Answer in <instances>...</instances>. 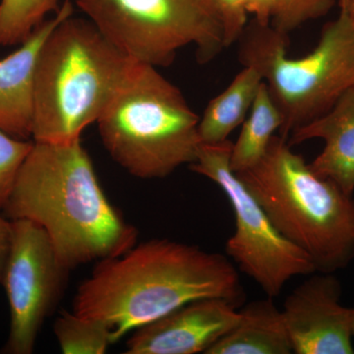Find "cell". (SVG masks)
<instances>
[{
    "label": "cell",
    "mask_w": 354,
    "mask_h": 354,
    "mask_svg": "<svg viewBox=\"0 0 354 354\" xmlns=\"http://www.w3.org/2000/svg\"><path fill=\"white\" fill-rule=\"evenodd\" d=\"M73 15L71 0L53 19L44 21L17 50L0 59V129L15 138L32 137L34 78L37 59L44 39L65 18Z\"/></svg>",
    "instance_id": "obj_12"
},
{
    "label": "cell",
    "mask_w": 354,
    "mask_h": 354,
    "mask_svg": "<svg viewBox=\"0 0 354 354\" xmlns=\"http://www.w3.org/2000/svg\"><path fill=\"white\" fill-rule=\"evenodd\" d=\"M203 298L236 306L243 290L225 255L167 239L142 242L97 262L81 283L73 312L106 324L113 342L174 309Z\"/></svg>",
    "instance_id": "obj_1"
},
{
    "label": "cell",
    "mask_w": 354,
    "mask_h": 354,
    "mask_svg": "<svg viewBox=\"0 0 354 354\" xmlns=\"http://www.w3.org/2000/svg\"><path fill=\"white\" fill-rule=\"evenodd\" d=\"M348 10L354 24V0H348Z\"/></svg>",
    "instance_id": "obj_24"
},
{
    "label": "cell",
    "mask_w": 354,
    "mask_h": 354,
    "mask_svg": "<svg viewBox=\"0 0 354 354\" xmlns=\"http://www.w3.org/2000/svg\"><path fill=\"white\" fill-rule=\"evenodd\" d=\"M53 333L64 354H104L114 344L106 324L75 312H64L57 317Z\"/></svg>",
    "instance_id": "obj_17"
},
{
    "label": "cell",
    "mask_w": 354,
    "mask_h": 354,
    "mask_svg": "<svg viewBox=\"0 0 354 354\" xmlns=\"http://www.w3.org/2000/svg\"><path fill=\"white\" fill-rule=\"evenodd\" d=\"M135 60L94 23L65 18L44 39L34 78L32 138L72 143L97 122Z\"/></svg>",
    "instance_id": "obj_3"
},
{
    "label": "cell",
    "mask_w": 354,
    "mask_h": 354,
    "mask_svg": "<svg viewBox=\"0 0 354 354\" xmlns=\"http://www.w3.org/2000/svg\"><path fill=\"white\" fill-rule=\"evenodd\" d=\"M221 24L225 46L239 41L247 26L246 0H213Z\"/></svg>",
    "instance_id": "obj_21"
},
{
    "label": "cell",
    "mask_w": 354,
    "mask_h": 354,
    "mask_svg": "<svg viewBox=\"0 0 354 354\" xmlns=\"http://www.w3.org/2000/svg\"><path fill=\"white\" fill-rule=\"evenodd\" d=\"M272 225L309 256L317 272L354 259V198L313 171L288 140L274 135L264 157L236 174Z\"/></svg>",
    "instance_id": "obj_4"
},
{
    "label": "cell",
    "mask_w": 354,
    "mask_h": 354,
    "mask_svg": "<svg viewBox=\"0 0 354 354\" xmlns=\"http://www.w3.org/2000/svg\"><path fill=\"white\" fill-rule=\"evenodd\" d=\"M34 141L15 138L0 129V211L3 209Z\"/></svg>",
    "instance_id": "obj_19"
},
{
    "label": "cell",
    "mask_w": 354,
    "mask_h": 354,
    "mask_svg": "<svg viewBox=\"0 0 354 354\" xmlns=\"http://www.w3.org/2000/svg\"><path fill=\"white\" fill-rule=\"evenodd\" d=\"M351 332L354 337V309H351Z\"/></svg>",
    "instance_id": "obj_25"
},
{
    "label": "cell",
    "mask_w": 354,
    "mask_h": 354,
    "mask_svg": "<svg viewBox=\"0 0 354 354\" xmlns=\"http://www.w3.org/2000/svg\"><path fill=\"white\" fill-rule=\"evenodd\" d=\"M221 298H203L134 330L127 354L206 353L239 322L241 313Z\"/></svg>",
    "instance_id": "obj_11"
},
{
    "label": "cell",
    "mask_w": 354,
    "mask_h": 354,
    "mask_svg": "<svg viewBox=\"0 0 354 354\" xmlns=\"http://www.w3.org/2000/svg\"><path fill=\"white\" fill-rule=\"evenodd\" d=\"M12 237V221L8 220L2 214L0 215V285L3 281L7 262L10 255Z\"/></svg>",
    "instance_id": "obj_22"
},
{
    "label": "cell",
    "mask_w": 354,
    "mask_h": 354,
    "mask_svg": "<svg viewBox=\"0 0 354 354\" xmlns=\"http://www.w3.org/2000/svg\"><path fill=\"white\" fill-rule=\"evenodd\" d=\"M199 120L157 67L135 62L97 123L104 148L120 167L155 179L196 160Z\"/></svg>",
    "instance_id": "obj_5"
},
{
    "label": "cell",
    "mask_w": 354,
    "mask_h": 354,
    "mask_svg": "<svg viewBox=\"0 0 354 354\" xmlns=\"http://www.w3.org/2000/svg\"><path fill=\"white\" fill-rule=\"evenodd\" d=\"M278 2L279 0H246L247 12L254 14L260 24L269 25Z\"/></svg>",
    "instance_id": "obj_23"
},
{
    "label": "cell",
    "mask_w": 354,
    "mask_h": 354,
    "mask_svg": "<svg viewBox=\"0 0 354 354\" xmlns=\"http://www.w3.org/2000/svg\"><path fill=\"white\" fill-rule=\"evenodd\" d=\"M339 13L324 26L315 48L304 57H288V35L254 19L239 39V58L263 77L283 118L279 136L328 113L354 87V24L348 0H337Z\"/></svg>",
    "instance_id": "obj_6"
},
{
    "label": "cell",
    "mask_w": 354,
    "mask_h": 354,
    "mask_svg": "<svg viewBox=\"0 0 354 354\" xmlns=\"http://www.w3.org/2000/svg\"><path fill=\"white\" fill-rule=\"evenodd\" d=\"M232 143L201 144L191 171L211 179L223 189L235 216L234 234L225 251L239 269L268 295H281L290 279L316 272L309 256L291 243L272 225L255 197L230 165Z\"/></svg>",
    "instance_id": "obj_8"
},
{
    "label": "cell",
    "mask_w": 354,
    "mask_h": 354,
    "mask_svg": "<svg viewBox=\"0 0 354 354\" xmlns=\"http://www.w3.org/2000/svg\"><path fill=\"white\" fill-rule=\"evenodd\" d=\"M99 31L135 62L169 66L195 46L206 64L227 48L213 0H76Z\"/></svg>",
    "instance_id": "obj_7"
},
{
    "label": "cell",
    "mask_w": 354,
    "mask_h": 354,
    "mask_svg": "<svg viewBox=\"0 0 354 354\" xmlns=\"http://www.w3.org/2000/svg\"><path fill=\"white\" fill-rule=\"evenodd\" d=\"M311 139L325 142L322 152L310 162L311 169L353 196L354 87L342 94L328 113L291 133L288 143L298 145Z\"/></svg>",
    "instance_id": "obj_13"
},
{
    "label": "cell",
    "mask_w": 354,
    "mask_h": 354,
    "mask_svg": "<svg viewBox=\"0 0 354 354\" xmlns=\"http://www.w3.org/2000/svg\"><path fill=\"white\" fill-rule=\"evenodd\" d=\"M239 313L236 325L205 353H293L283 311L271 297L250 302Z\"/></svg>",
    "instance_id": "obj_14"
},
{
    "label": "cell",
    "mask_w": 354,
    "mask_h": 354,
    "mask_svg": "<svg viewBox=\"0 0 354 354\" xmlns=\"http://www.w3.org/2000/svg\"><path fill=\"white\" fill-rule=\"evenodd\" d=\"M12 228V245L1 283L10 309V330L2 353L31 354L44 321L64 293L70 270L37 223L16 220Z\"/></svg>",
    "instance_id": "obj_9"
},
{
    "label": "cell",
    "mask_w": 354,
    "mask_h": 354,
    "mask_svg": "<svg viewBox=\"0 0 354 354\" xmlns=\"http://www.w3.org/2000/svg\"><path fill=\"white\" fill-rule=\"evenodd\" d=\"M341 297V283L330 272L311 277L286 297L281 311L293 353H354L351 308Z\"/></svg>",
    "instance_id": "obj_10"
},
{
    "label": "cell",
    "mask_w": 354,
    "mask_h": 354,
    "mask_svg": "<svg viewBox=\"0 0 354 354\" xmlns=\"http://www.w3.org/2000/svg\"><path fill=\"white\" fill-rule=\"evenodd\" d=\"M249 116L242 123L239 139L232 144L230 169L235 174L251 169L264 157L274 133L281 129L283 118L272 101L264 81L261 84Z\"/></svg>",
    "instance_id": "obj_16"
},
{
    "label": "cell",
    "mask_w": 354,
    "mask_h": 354,
    "mask_svg": "<svg viewBox=\"0 0 354 354\" xmlns=\"http://www.w3.org/2000/svg\"><path fill=\"white\" fill-rule=\"evenodd\" d=\"M263 81L258 70L244 66L230 85L209 102L198 124L201 144L227 141L230 133L245 120Z\"/></svg>",
    "instance_id": "obj_15"
},
{
    "label": "cell",
    "mask_w": 354,
    "mask_h": 354,
    "mask_svg": "<svg viewBox=\"0 0 354 354\" xmlns=\"http://www.w3.org/2000/svg\"><path fill=\"white\" fill-rule=\"evenodd\" d=\"M59 0H1L0 48L24 43L46 19L59 10Z\"/></svg>",
    "instance_id": "obj_18"
},
{
    "label": "cell",
    "mask_w": 354,
    "mask_h": 354,
    "mask_svg": "<svg viewBox=\"0 0 354 354\" xmlns=\"http://www.w3.org/2000/svg\"><path fill=\"white\" fill-rule=\"evenodd\" d=\"M335 2L337 0H279L271 25L288 35L304 23L325 16Z\"/></svg>",
    "instance_id": "obj_20"
},
{
    "label": "cell",
    "mask_w": 354,
    "mask_h": 354,
    "mask_svg": "<svg viewBox=\"0 0 354 354\" xmlns=\"http://www.w3.org/2000/svg\"><path fill=\"white\" fill-rule=\"evenodd\" d=\"M1 211L8 220L43 228L70 271L122 255L138 237L104 194L81 140L34 141Z\"/></svg>",
    "instance_id": "obj_2"
}]
</instances>
